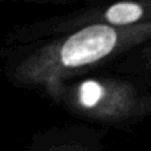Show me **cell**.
Masks as SVG:
<instances>
[{
  "label": "cell",
  "instance_id": "6da1fadb",
  "mask_svg": "<svg viewBox=\"0 0 151 151\" xmlns=\"http://www.w3.org/2000/svg\"><path fill=\"white\" fill-rule=\"evenodd\" d=\"M151 41V24L135 27L89 25L1 50L3 70L16 88L42 91L55 81L93 74L118 64L133 49Z\"/></svg>",
  "mask_w": 151,
  "mask_h": 151
},
{
  "label": "cell",
  "instance_id": "7a4b0ae2",
  "mask_svg": "<svg viewBox=\"0 0 151 151\" xmlns=\"http://www.w3.org/2000/svg\"><path fill=\"white\" fill-rule=\"evenodd\" d=\"M76 119L102 129H130L151 117V81L127 74H86L41 91Z\"/></svg>",
  "mask_w": 151,
  "mask_h": 151
},
{
  "label": "cell",
  "instance_id": "3957f363",
  "mask_svg": "<svg viewBox=\"0 0 151 151\" xmlns=\"http://www.w3.org/2000/svg\"><path fill=\"white\" fill-rule=\"evenodd\" d=\"M143 24H151V0L91 4L65 15L52 16L19 27L8 33L5 47L61 36L89 25L125 28Z\"/></svg>",
  "mask_w": 151,
  "mask_h": 151
},
{
  "label": "cell",
  "instance_id": "277c9868",
  "mask_svg": "<svg viewBox=\"0 0 151 151\" xmlns=\"http://www.w3.org/2000/svg\"><path fill=\"white\" fill-rule=\"evenodd\" d=\"M106 137L98 126H55L35 134L27 151H106Z\"/></svg>",
  "mask_w": 151,
  "mask_h": 151
},
{
  "label": "cell",
  "instance_id": "5b68a950",
  "mask_svg": "<svg viewBox=\"0 0 151 151\" xmlns=\"http://www.w3.org/2000/svg\"><path fill=\"white\" fill-rule=\"evenodd\" d=\"M119 74L135 76L151 81V41L133 49L115 65Z\"/></svg>",
  "mask_w": 151,
  "mask_h": 151
}]
</instances>
